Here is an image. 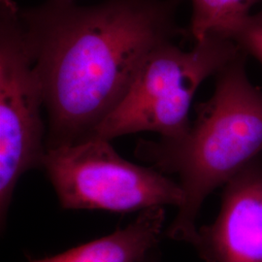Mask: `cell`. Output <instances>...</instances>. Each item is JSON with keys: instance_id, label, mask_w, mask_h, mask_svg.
<instances>
[{"instance_id": "2", "label": "cell", "mask_w": 262, "mask_h": 262, "mask_svg": "<svg viewBox=\"0 0 262 262\" xmlns=\"http://www.w3.org/2000/svg\"><path fill=\"white\" fill-rule=\"evenodd\" d=\"M215 77L214 94L197 106L184 137L144 141L136 149L154 168L178 176L184 201L165 235L191 245L204 200L262 152V91L247 76L244 53Z\"/></svg>"}, {"instance_id": "4", "label": "cell", "mask_w": 262, "mask_h": 262, "mask_svg": "<svg viewBox=\"0 0 262 262\" xmlns=\"http://www.w3.org/2000/svg\"><path fill=\"white\" fill-rule=\"evenodd\" d=\"M41 167L67 210L130 213L184 201L179 183L122 159L109 141L86 139L47 149Z\"/></svg>"}, {"instance_id": "1", "label": "cell", "mask_w": 262, "mask_h": 262, "mask_svg": "<svg viewBox=\"0 0 262 262\" xmlns=\"http://www.w3.org/2000/svg\"><path fill=\"white\" fill-rule=\"evenodd\" d=\"M178 0H48L20 10L49 120L46 149L83 140L128 92L146 59L180 29Z\"/></svg>"}, {"instance_id": "5", "label": "cell", "mask_w": 262, "mask_h": 262, "mask_svg": "<svg viewBox=\"0 0 262 262\" xmlns=\"http://www.w3.org/2000/svg\"><path fill=\"white\" fill-rule=\"evenodd\" d=\"M43 85L13 0H0V221L6 225L20 177L46 154Z\"/></svg>"}, {"instance_id": "6", "label": "cell", "mask_w": 262, "mask_h": 262, "mask_svg": "<svg viewBox=\"0 0 262 262\" xmlns=\"http://www.w3.org/2000/svg\"><path fill=\"white\" fill-rule=\"evenodd\" d=\"M192 246L205 262H262L260 158L225 185L219 215Z\"/></svg>"}, {"instance_id": "10", "label": "cell", "mask_w": 262, "mask_h": 262, "mask_svg": "<svg viewBox=\"0 0 262 262\" xmlns=\"http://www.w3.org/2000/svg\"><path fill=\"white\" fill-rule=\"evenodd\" d=\"M144 262H159V258L155 254L150 253V255L147 257V259Z\"/></svg>"}, {"instance_id": "8", "label": "cell", "mask_w": 262, "mask_h": 262, "mask_svg": "<svg viewBox=\"0 0 262 262\" xmlns=\"http://www.w3.org/2000/svg\"><path fill=\"white\" fill-rule=\"evenodd\" d=\"M262 0H190L189 33L195 42L208 35L231 37Z\"/></svg>"}, {"instance_id": "7", "label": "cell", "mask_w": 262, "mask_h": 262, "mask_svg": "<svg viewBox=\"0 0 262 262\" xmlns=\"http://www.w3.org/2000/svg\"><path fill=\"white\" fill-rule=\"evenodd\" d=\"M164 222L163 207L147 209L130 225L108 236L30 262H144L159 243Z\"/></svg>"}, {"instance_id": "9", "label": "cell", "mask_w": 262, "mask_h": 262, "mask_svg": "<svg viewBox=\"0 0 262 262\" xmlns=\"http://www.w3.org/2000/svg\"><path fill=\"white\" fill-rule=\"evenodd\" d=\"M230 39L244 54L253 56L262 64V9L245 19Z\"/></svg>"}, {"instance_id": "3", "label": "cell", "mask_w": 262, "mask_h": 262, "mask_svg": "<svg viewBox=\"0 0 262 262\" xmlns=\"http://www.w3.org/2000/svg\"><path fill=\"white\" fill-rule=\"evenodd\" d=\"M195 43L189 51L172 41L157 48L122 101L83 140L110 141L143 131L158 133L163 140L184 137L191 126L189 110L200 84L243 54L234 41L220 35Z\"/></svg>"}]
</instances>
